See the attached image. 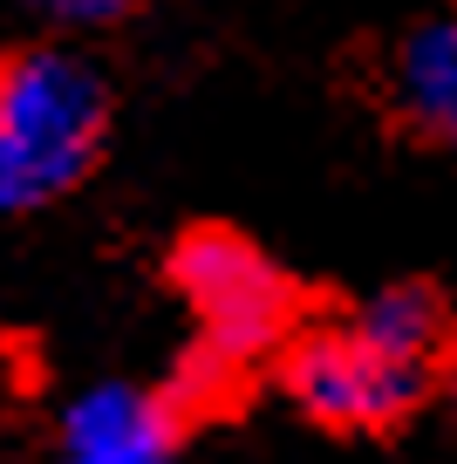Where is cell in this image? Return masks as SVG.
<instances>
[{
  "label": "cell",
  "instance_id": "1",
  "mask_svg": "<svg viewBox=\"0 0 457 464\" xmlns=\"http://www.w3.org/2000/svg\"><path fill=\"white\" fill-rule=\"evenodd\" d=\"M164 287L191 314V342L171 362L164 390L199 417V410L226 403L239 382L273 376L287 355L307 307H300V280L273 260L259 239L232 226H185L164 253Z\"/></svg>",
  "mask_w": 457,
  "mask_h": 464
},
{
  "label": "cell",
  "instance_id": "2",
  "mask_svg": "<svg viewBox=\"0 0 457 464\" xmlns=\"http://www.w3.org/2000/svg\"><path fill=\"white\" fill-rule=\"evenodd\" d=\"M116 89L75 42L34 34L0 48V218H34L75 198L110 158Z\"/></svg>",
  "mask_w": 457,
  "mask_h": 464
},
{
  "label": "cell",
  "instance_id": "3",
  "mask_svg": "<svg viewBox=\"0 0 457 464\" xmlns=\"http://www.w3.org/2000/svg\"><path fill=\"white\" fill-rule=\"evenodd\" d=\"M443 376L451 369L410 362L375 334H362L355 314L342 307V314H307V328L287 342L267 382L300 423H315L328 437H389L430 396H443Z\"/></svg>",
  "mask_w": 457,
  "mask_h": 464
},
{
  "label": "cell",
  "instance_id": "4",
  "mask_svg": "<svg viewBox=\"0 0 457 464\" xmlns=\"http://www.w3.org/2000/svg\"><path fill=\"white\" fill-rule=\"evenodd\" d=\"M191 423L199 417L164 382L96 376L62 396L48 464H185Z\"/></svg>",
  "mask_w": 457,
  "mask_h": 464
},
{
  "label": "cell",
  "instance_id": "5",
  "mask_svg": "<svg viewBox=\"0 0 457 464\" xmlns=\"http://www.w3.org/2000/svg\"><path fill=\"white\" fill-rule=\"evenodd\" d=\"M383 110L416 144L457 150V0L423 7L383 48Z\"/></svg>",
  "mask_w": 457,
  "mask_h": 464
},
{
  "label": "cell",
  "instance_id": "6",
  "mask_svg": "<svg viewBox=\"0 0 457 464\" xmlns=\"http://www.w3.org/2000/svg\"><path fill=\"white\" fill-rule=\"evenodd\" d=\"M348 314H355L362 334H375L383 348H396L410 362L451 369L443 362V355H451V307H443V294L423 287V280H389V287L362 294Z\"/></svg>",
  "mask_w": 457,
  "mask_h": 464
},
{
  "label": "cell",
  "instance_id": "7",
  "mask_svg": "<svg viewBox=\"0 0 457 464\" xmlns=\"http://www.w3.org/2000/svg\"><path fill=\"white\" fill-rule=\"evenodd\" d=\"M34 21H42L55 42H75V34H102L137 7V0H21Z\"/></svg>",
  "mask_w": 457,
  "mask_h": 464
},
{
  "label": "cell",
  "instance_id": "8",
  "mask_svg": "<svg viewBox=\"0 0 457 464\" xmlns=\"http://www.w3.org/2000/svg\"><path fill=\"white\" fill-rule=\"evenodd\" d=\"M443 403H451V417H457V362H451V376H443Z\"/></svg>",
  "mask_w": 457,
  "mask_h": 464
}]
</instances>
